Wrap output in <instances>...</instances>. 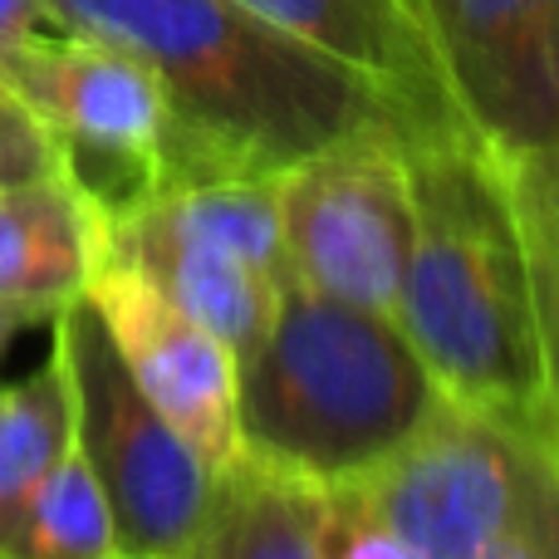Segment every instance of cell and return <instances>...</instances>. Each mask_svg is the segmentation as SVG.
<instances>
[{
  "label": "cell",
  "instance_id": "1",
  "mask_svg": "<svg viewBox=\"0 0 559 559\" xmlns=\"http://www.w3.org/2000/svg\"><path fill=\"white\" fill-rule=\"evenodd\" d=\"M413 246L393 324L432 383L559 447L511 167L462 118L407 128Z\"/></svg>",
  "mask_w": 559,
  "mask_h": 559
},
{
  "label": "cell",
  "instance_id": "8",
  "mask_svg": "<svg viewBox=\"0 0 559 559\" xmlns=\"http://www.w3.org/2000/svg\"><path fill=\"white\" fill-rule=\"evenodd\" d=\"M456 118L501 157L559 143V0H417Z\"/></svg>",
  "mask_w": 559,
  "mask_h": 559
},
{
  "label": "cell",
  "instance_id": "18",
  "mask_svg": "<svg viewBox=\"0 0 559 559\" xmlns=\"http://www.w3.org/2000/svg\"><path fill=\"white\" fill-rule=\"evenodd\" d=\"M481 559H559V456H550L525 511Z\"/></svg>",
  "mask_w": 559,
  "mask_h": 559
},
{
  "label": "cell",
  "instance_id": "20",
  "mask_svg": "<svg viewBox=\"0 0 559 559\" xmlns=\"http://www.w3.org/2000/svg\"><path fill=\"white\" fill-rule=\"evenodd\" d=\"M55 29L45 0H0V55H10L15 45Z\"/></svg>",
  "mask_w": 559,
  "mask_h": 559
},
{
  "label": "cell",
  "instance_id": "3",
  "mask_svg": "<svg viewBox=\"0 0 559 559\" xmlns=\"http://www.w3.org/2000/svg\"><path fill=\"white\" fill-rule=\"evenodd\" d=\"M442 388L383 314L289 280L280 309L241 358V452L280 476L354 486L437 407Z\"/></svg>",
  "mask_w": 559,
  "mask_h": 559
},
{
  "label": "cell",
  "instance_id": "16",
  "mask_svg": "<svg viewBox=\"0 0 559 559\" xmlns=\"http://www.w3.org/2000/svg\"><path fill=\"white\" fill-rule=\"evenodd\" d=\"M506 167H511L515 216H521L525 255H531L535 324H540V358L559 432V143L525 157H506Z\"/></svg>",
  "mask_w": 559,
  "mask_h": 559
},
{
  "label": "cell",
  "instance_id": "23",
  "mask_svg": "<svg viewBox=\"0 0 559 559\" xmlns=\"http://www.w3.org/2000/svg\"><path fill=\"white\" fill-rule=\"evenodd\" d=\"M118 559H128V555H118Z\"/></svg>",
  "mask_w": 559,
  "mask_h": 559
},
{
  "label": "cell",
  "instance_id": "13",
  "mask_svg": "<svg viewBox=\"0 0 559 559\" xmlns=\"http://www.w3.org/2000/svg\"><path fill=\"white\" fill-rule=\"evenodd\" d=\"M182 559H324L319 491L241 456Z\"/></svg>",
  "mask_w": 559,
  "mask_h": 559
},
{
  "label": "cell",
  "instance_id": "4",
  "mask_svg": "<svg viewBox=\"0 0 559 559\" xmlns=\"http://www.w3.org/2000/svg\"><path fill=\"white\" fill-rule=\"evenodd\" d=\"M55 348L74 388V442L128 559H182L212 515L222 472L138 393L88 299H69L55 319Z\"/></svg>",
  "mask_w": 559,
  "mask_h": 559
},
{
  "label": "cell",
  "instance_id": "9",
  "mask_svg": "<svg viewBox=\"0 0 559 559\" xmlns=\"http://www.w3.org/2000/svg\"><path fill=\"white\" fill-rule=\"evenodd\" d=\"M88 309L98 314L114 354L123 358L138 393L216 466L231 472L241 462V364L231 344L177 309L133 265L98 255L84 285Z\"/></svg>",
  "mask_w": 559,
  "mask_h": 559
},
{
  "label": "cell",
  "instance_id": "6",
  "mask_svg": "<svg viewBox=\"0 0 559 559\" xmlns=\"http://www.w3.org/2000/svg\"><path fill=\"white\" fill-rule=\"evenodd\" d=\"M550 456L559 447L442 393L364 481L338 491H354L417 559H481L525 511Z\"/></svg>",
  "mask_w": 559,
  "mask_h": 559
},
{
  "label": "cell",
  "instance_id": "22",
  "mask_svg": "<svg viewBox=\"0 0 559 559\" xmlns=\"http://www.w3.org/2000/svg\"><path fill=\"white\" fill-rule=\"evenodd\" d=\"M15 123H35V118L25 114V104H20V98L10 94V84L0 79V128H15Z\"/></svg>",
  "mask_w": 559,
  "mask_h": 559
},
{
  "label": "cell",
  "instance_id": "10",
  "mask_svg": "<svg viewBox=\"0 0 559 559\" xmlns=\"http://www.w3.org/2000/svg\"><path fill=\"white\" fill-rule=\"evenodd\" d=\"M98 255L133 265L177 309H187L197 324L226 338L236 364L255 354L289 285V275L265 271V265L246 261L241 251L177 222L147 192L98 202Z\"/></svg>",
  "mask_w": 559,
  "mask_h": 559
},
{
  "label": "cell",
  "instance_id": "5",
  "mask_svg": "<svg viewBox=\"0 0 559 559\" xmlns=\"http://www.w3.org/2000/svg\"><path fill=\"white\" fill-rule=\"evenodd\" d=\"M280 236L295 285L393 319L413 246L407 123L368 118L280 167Z\"/></svg>",
  "mask_w": 559,
  "mask_h": 559
},
{
  "label": "cell",
  "instance_id": "2",
  "mask_svg": "<svg viewBox=\"0 0 559 559\" xmlns=\"http://www.w3.org/2000/svg\"><path fill=\"white\" fill-rule=\"evenodd\" d=\"M55 29L143 59L177 123L163 187L280 173L319 143L397 108L354 69L265 25L241 0H45ZM403 123V118H397Z\"/></svg>",
  "mask_w": 559,
  "mask_h": 559
},
{
  "label": "cell",
  "instance_id": "7",
  "mask_svg": "<svg viewBox=\"0 0 559 559\" xmlns=\"http://www.w3.org/2000/svg\"><path fill=\"white\" fill-rule=\"evenodd\" d=\"M0 79L55 138L64 167L98 202L167 182L177 123L163 84L143 59L104 39L45 29L0 55Z\"/></svg>",
  "mask_w": 559,
  "mask_h": 559
},
{
  "label": "cell",
  "instance_id": "21",
  "mask_svg": "<svg viewBox=\"0 0 559 559\" xmlns=\"http://www.w3.org/2000/svg\"><path fill=\"white\" fill-rule=\"evenodd\" d=\"M55 314L59 309L35 305V299H0V358H5V348L15 344L29 324H45V319H55Z\"/></svg>",
  "mask_w": 559,
  "mask_h": 559
},
{
  "label": "cell",
  "instance_id": "17",
  "mask_svg": "<svg viewBox=\"0 0 559 559\" xmlns=\"http://www.w3.org/2000/svg\"><path fill=\"white\" fill-rule=\"evenodd\" d=\"M319 545L324 559H417L354 491H319Z\"/></svg>",
  "mask_w": 559,
  "mask_h": 559
},
{
  "label": "cell",
  "instance_id": "15",
  "mask_svg": "<svg viewBox=\"0 0 559 559\" xmlns=\"http://www.w3.org/2000/svg\"><path fill=\"white\" fill-rule=\"evenodd\" d=\"M118 531L98 476L88 472L79 442L64 447L55 472L15 515L10 535L0 540V559H118Z\"/></svg>",
  "mask_w": 559,
  "mask_h": 559
},
{
  "label": "cell",
  "instance_id": "12",
  "mask_svg": "<svg viewBox=\"0 0 559 559\" xmlns=\"http://www.w3.org/2000/svg\"><path fill=\"white\" fill-rule=\"evenodd\" d=\"M98 265V197L64 167L0 187V299L64 309Z\"/></svg>",
  "mask_w": 559,
  "mask_h": 559
},
{
  "label": "cell",
  "instance_id": "11",
  "mask_svg": "<svg viewBox=\"0 0 559 559\" xmlns=\"http://www.w3.org/2000/svg\"><path fill=\"white\" fill-rule=\"evenodd\" d=\"M241 5L368 79L407 128L456 118L417 20V0H241Z\"/></svg>",
  "mask_w": 559,
  "mask_h": 559
},
{
  "label": "cell",
  "instance_id": "14",
  "mask_svg": "<svg viewBox=\"0 0 559 559\" xmlns=\"http://www.w3.org/2000/svg\"><path fill=\"white\" fill-rule=\"evenodd\" d=\"M74 442V388L59 348L35 373L0 383V540Z\"/></svg>",
  "mask_w": 559,
  "mask_h": 559
},
{
  "label": "cell",
  "instance_id": "19",
  "mask_svg": "<svg viewBox=\"0 0 559 559\" xmlns=\"http://www.w3.org/2000/svg\"><path fill=\"white\" fill-rule=\"evenodd\" d=\"M59 167V147L55 138L45 133L39 123H15V128H0V187L20 182V177H35Z\"/></svg>",
  "mask_w": 559,
  "mask_h": 559
}]
</instances>
